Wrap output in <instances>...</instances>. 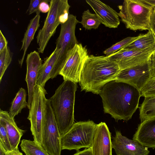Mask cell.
I'll use <instances>...</instances> for the list:
<instances>
[{
	"label": "cell",
	"mask_w": 155,
	"mask_h": 155,
	"mask_svg": "<svg viewBox=\"0 0 155 155\" xmlns=\"http://www.w3.org/2000/svg\"><path fill=\"white\" fill-rule=\"evenodd\" d=\"M8 42L2 34V31H0V52L2 51L8 46Z\"/></svg>",
	"instance_id": "cell-34"
},
{
	"label": "cell",
	"mask_w": 155,
	"mask_h": 155,
	"mask_svg": "<svg viewBox=\"0 0 155 155\" xmlns=\"http://www.w3.org/2000/svg\"><path fill=\"white\" fill-rule=\"evenodd\" d=\"M119 17L127 28L150 31V22L153 7L141 0H124L118 6Z\"/></svg>",
	"instance_id": "cell-5"
},
{
	"label": "cell",
	"mask_w": 155,
	"mask_h": 155,
	"mask_svg": "<svg viewBox=\"0 0 155 155\" xmlns=\"http://www.w3.org/2000/svg\"><path fill=\"white\" fill-rule=\"evenodd\" d=\"M137 38V36L127 37L106 49L103 51V53L106 56L109 57L134 41Z\"/></svg>",
	"instance_id": "cell-27"
},
{
	"label": "cell",
	"mask_w": 155,
	"mask_h": 155,
	"mask_svg": "<svg viewBox=\"0 0 155 155\" xmlns=\"http://www.w3.org/2000/svg\"><path fill=\"white\" fill-rule=\"evenodd\" d=\"M0 120L4 123L12 150L18 148L20 139L25 131L19 128L14 118L6 111L0 110Z\"/></svg>",
	"instance_id": "cell-19"
},
{
	"label": "cell",
	"mask_w": 155,
	"mask_h": 155,
	"mask_svg": "<svg viewBox=\"0 0 155 155\" xmlns=\"http://www.w3.org/2000/svg\"><path fill=\"white\" fill-rule=\"evenodd\" d=\"M59 51L60 50L56 47L51 54L45 58L39 70L37 84L45 87L49 79H52L59 75L61 70L57 62Z\"/></svg>",
	"instance_id": "cell-17"
},
{
	"label": "cell",
	"mask_w": 155,
	"mask_h": 155,
	"mask_svg": "<svg viewBox=\"0 0 155 155\" xmlns=\"http://www.w3.org/2000/svg\"><path fill=\"white\" fill-rule=\"evenodd\" d=\"M20 147L25 155H50L35 140L23 139Z\"/></svg>",
	"instance_id": "cell-24"
},
{
	"label": "cell",
	"mask_w": 155,
	"mask_h": 155,
	"mask_svg": "<svg viewBox=\"0 0 155 155\" xmlns=\"http://www.w3.org/2000/svg\"><path fill=\"white\" fill-rule=\"evenodd\" d=\"M141 1L152 7H155V0H141Z\"/></svg>",
	"instance_id": "cell-37"
},
{
	"label": "cell",
	"mask_w": 155,
	"mask_h": 155,
	"mask_svg": "<svg viewBox=\"0 0 155 155\" xmlns=\"http://www.w3.org/2000/svg\"><path fill=\"white\" fill-rule=\"evenodd\" d=\"M151 77L149 61L120 70L116 80L128 84L140 91Z\"/></svg>",
	"instance_id": "cell-11"
},
{
	"label": "cell",
	"mask_w": 155,
	"mask_h": 155,
	"mask_svg": "<svg viewBox=\"0 0 155 155\" xmlns=\"http://www.w3.org/2000/svg\"><path fill=\"white\" fill-rule=\"evenodd\" d=\"M50 9L44 25L39 31L37 42L39 53H43L51 37L54 34L57 27L65 22L69 15L70 6L67 0H51Z\"/></svg>",
	"instance_id": "cell-4"
},
{
	"label": "cell",
	"mask_w": 155,
	"mask_h": 155,
	"mask_svg": "<svg viewBox=\"0 0 155 155\" xmlns=\"http://www.w3.org/2000/svg\"><path fill=\"white\" fill-rule=\"evenodd\" d=\"M111 141L116 155H148L150 152L147 147L122 135L119 131L116 132Z\"/></svg>",
	"instance_id": "cell-13"
},
{
	"label": "cell",
	"mask_w": 155,
	"mask_h": 155,
	"mask_svg": "<svg viewBox=\"0 0 155 155\" xmlns=\"http://www.w3.org/2000/svg\"><path fill=\"white\" fill-rule=\"evenodd\" d=\"M141 96H155V78L151 77L140 91Z\"/></svg>",
	"instance_id": "cell-29"
},
{
	"label": "cell",
	"mask_w": 155,
	"mask_h": 155,
	"mask_svg": "<svg viewBox=\"0 0 155 155\" xmlns=\"http://www.w3.org/2000/svg\"><path fill=\"white\" fill-rule=\"evenodd\" d=\"M153 52L122 48L108 57L122 70L149 61Z\"/></svg>",
	"instance_id": "cell-12"
},
{
	"label": "cell",
	"mask_w": 155,
	"mask_h": 155,
	"mask_svg": "<svg viewBox=\"0 0 155 155\" xmlns=\"http://www.w3.org/2000/svg\"><path fill=\"white\" fill-rule=\"evenodd\" d=\"M150 31L155 37V7H153L150 22Z\"/></svg>",
	"instance_id": "cell-32"
},
{
	"label": "cell",
	"mask_w": 155,
	"mask_h": 155,
	"mask_svg": "<svg viewBox=\"0 0 155 155\" xmlns=\"http://www.w3.org/2000/svg\"><path fill=\"white\" fill-rule=\"evenodd\" d=\"M12 53L7 46L0 52V81L12 60Z\"/></svg>",
	"instance_id": "cell-26"
},
{
	"label": "cell",
	"mask_w": 155,
	"mask_h": 155,
	"mask_svg": "<svg viewBox=\"0 0 155 155\" xmlns=\"http://www.w3.org/2000/svg\"><path fill=\"white\" fill-rule=\"evenodd\" d=\"M47 94L44 87L36 84L27 117L30 122L34 140L41 146L46 115Z\"/></svg>",
	"instance_id": "cell-7"
},
{
	"label": "cell",
	"mask_w": 155,
	"mask_h": 155,
	"mask_svg": "<svg viewBox=\"0 0 155 155\" xmlns=\"http://www.w3.org/2000/svg\"><path fill=\"white\" fill-rule=\"evenodd\" d=\"M7 153V155H23L22 153L19 151L18 148L13 150L12 151Z\"/></svg>",
	"instance_id": "cell-36"
},
{
	"label": "cell",
	"mask_w": 155,
	"mask_h": 155,
	"mask_svg": "<svg viewBox=\"0 0 155 155\" xmlns=\"http://www.w3.org/2000/svg\"><path fill=\"white\" fill-rule=\"evenodd\" d=\"M0 145H1L6 153L13 150L11 146L5 126L0 120Z\"/></svg>",
	"instance_id": "cell-28"
},
{
	"label": "cell",
	"mask_w": 155,
	"mask_h": 155,
	"mask_svg": "<svg viewBox=\"0 0 155 155\" xmlns=\"http://www.w3.org/2000/svg\"><path fill=\"white\" fill-rule=\"evenodd\" d=\"M80 22L77 19L76 16L69 14L67 21L61 24L60 31L56 40V47L60 50L57 62L61 70L71 51L78 43L75 31L76 26Z\"/></svg>",
	"instance_id": "cell-8"
},
{
	"label": "cell",
	"mask_w": 155,
	"mask_h": 155,
	"mask_svg": "<svg viewBox=\"0 0 155 155\" xmlns=\"http://www.w3.org/2000/svg\"><path fill=\"white\" fill-rule=\"evenodd\" d=\"M43 0H31L29 7L26 11L28 15L36 12L39 11V6Z\"/></svg>",
	"instance_id": "cell-30"
},
{
	"label": "cell",
	"mask_w": 155,
	"mask_h": 155,
	"mask_svg": "<svg viewBox=\"0 0 155 155\" xmlns=\"http://www.w3.org/2000/svg\"><path fill=\"white\" fill-rule=\"evenodd\" d=\"M99 94L104 111L116 121L131 119L138 107L140 91L126 83L114 80L105 84Z\"/></svg>",
	"instance_id": "cell-1"
},
{
	"label": "cell",
	"mask_w": 155,
	"mask_h": 155,
	"mask_svg": "<svg viewBox=\"0 0 155 155\" xmlns=\"http://www.w3.org/2000/svg\"><path fill=\"white\" fill-rule=\"evenodd\" d=\"M77 83L64 81L49 99L61 137L74 124V110Z\"/></svg>",
	"instance_id": "cell-3"
},
{
	"label": "cell",
	"mask_w": 155,
	"mask_h": 155,
	"mask_svg": "<svg viewBox=\"0 0 155 155\" xmlns=\"http://www.w3.org/2000/svg\"><path fill=\"white\" fill-rule=\"evenodd\" d=\"M133 140L148 148H155V117L141 122Z\"/></svg>",
	"instance_id": "cell-18"
},
{
	"label": "cell",
	"mask_w": 155,
	"mask_h": 155,
	"mask_svg": "<svg viewBox=\"0 0 155 155\" xmlns=\"http://www.w3.org/2000/svg\"><path fill=\"white\" fill-rule=\"evenodd\" d=\"M120 71L108 57L88 55L81 74L79 83L81 91L99 94L106 84L116 80Z\"/></svg>",
	"instance_id": "cell-2"
},
{
	"label": "cell",
	"mask_w": 155,
	"mask_h": 155,
	"mask_svg": "<svg viewBox=\"0 0 155 155\" xmlns=\"http://www.w3.org/2000/svg\"><path fill=\"white\" fill-rule=\"evenodd\" d=\"M42 147L50 155H61V136L49 99L46 102L45 121Z\"/></svg>",
	"instance_id": "cell-9"
},
{
	"label": "cell",
	"mask_w": 155,
	"mask_h": 155,
	"mask_svg": "<svg viewBox=\"0 0 155 155\" xmlns=\"http://www.w3.org/2000/svg\"><path fill=\"white\" fill-rule=\"evenodd\" d=\"M123 48L155 51V37L150 31L144 34H140L133 42Z\"/></svg>",
	"instance_id": "cell-20"
},
{
	"label": "cell",
	"mask_w": 155,
	"mask_h": 155,
	"mask_svg": "<svg viewBox=\"0 0 155 155\" xmlns=\"http://www.w3.org/2000/svg\"><path fill=\"white\" fill-rule=\"evenodd\" d=\"M91 148L93 155H112L111 133L105 123L97 124Z\"/></svg>",
	"instance_id": "cell-15"
},
{
	"label": "cell",
	"mask_w": 155,
	"mask_h": 155,
	"mask_svg": "<svg viewBox=\"0 0 155 155\" xmlns=\"http://www.w3.org/2000/svg\"><path fill=\"white\" fill-rule=\"evenodd\" d=\"M26 61L27 72L25 80L28 94L27 107L30 110L39 72L42 64L39 53L35 51L28 54Z\"/></svg>",
	"instance_id": "cell-14"
},
{
	"label": "cell",
	"mask_w": 155,
	"mask_h": 155,
	"mask_svg": "<svg viewBox=\"0 0 155 155\" xmlns=\"http://www.w3.org/2000/svg\"><path fill=\"white\" fill-rule=\"evenodd\" d=\"M80 23L85 29H97L101 24L97 15L90 12L89 9L84 11L82 14Z\"/></svg>",
	"instance_id": "cell-25"
},
{
	"label": "cell",
	"mask_w": 155,
	"mask_h": 155,
	"mask_svg": "<svg viewBox=\"0 0 155 155\" xmlns=\"http://www.w3.org/2000/svg\"><path fill=\"white\" fill-rule=\"evenodd\" d=\"M74 155H93L91 148H86L84 150L78 151Z\"/></svg>",
	"instance_id": "cell-35"
},
{
	"label": "cell",
	"mask_w": 155,
	"mask_h": 155,
	"mask_svg": "<svg viewBox=\"0 0 155 155\" xmlns=\"http://www.w3.org/2000/svg\"><path fill=\"white\" fill-rule=\"evenodd\" d=\"M151 77L155 78V51L151 55L150 60Z\"/></svg>",
	"instance_id": "cell-33"
},
{
	"label": "cell",
	"mask_w": 155,
	"mask_h": 155,
	"mask_svg": "<svg viewBox=\"0 0 155 155\" xmlns=\"http://www.w3.org/2000/svg\"><path fill=\"white\" fill-rule=\"evenodd\" d=\"M97 124L92 120L74 123L61 137L62 150L91 148Z\"/></svg>",
	"instance_id": "cell-6"
},
{
	"label": "cell",
	"mask_w": 155,
	"mask_h": 155,
	"mask_svg": "<svg viewBox=\"0 0 155 155\" xmlns=\"http://www.w3.org/2000/svg\"><path fill=\"white\" fill-rule=\"evenodd\" d=\"M26 91L22 87L16 93L12 101L8 112L10 115L14 118L21 112L22 110L27 107L28 103L26 101Z\"/></svg>",
	"instance_id": "cell-22"
},
{
	"label": "cell",
	"mask_w": 155,
	"mask_h": 155,
	"mask_svg": "<svg viewBox=\"0 0 155 155\" xmlns=\"http://www.w3.org/2000/svg\"><path fill=\"white\" fill-rule=\"evenodd\" d=\"M40 12L39 10L37 11L35 16L30 20L21 41L22 45L20 50H23V54L21 59L19 61L21 66L22 65L28 48L34 39L36 32L40 26Z\"/></svg>",
	"instance_id": "cell-21"
},
{
	"label": "cell",
	"mask_w": 155,
	"mask_h": 155,
	"mask_svg": "<svg viewBox=\"0 0 155 155\" xmlns=\"http://www.w3.org/2000/svg\"><path fill=\"white\" fill-rule=\"evenodd\" d=\"M88 55L86 46L81 43L76 44L70 52L59 74L64 81L69 80L76 83L79 82L83 65Z\"/></svg>",
	"instance_id": "cell-10"
},
{
	"label": "cell",
	"mask_w": 155,
	"mask_h": 155,
	"mask_svg": "<svg viewBox=\"0 0 155 155\" xmlns=\"http://www.w3.org/2000/svg\"><path fill=\"white\" fill-rule=\"evenodd\" d=\"M101 23L110 28H117L120 24L118 13L109 6L99 0H86Z\"/></svg>",
	"instance_id": "cell-16"
},
{
	"label": "cell",
	"mask_w": 155,
	"mask_h": 155,
	"mask_svg": "<svg viewBox=\"0 0 155 155\" xmlns=\"http://www.w3.org/2000/svg\"><path fill=\"white\" fill-rule=\"evenodd\" d=\"M139 109L141 122L155 117V96L144 97Z\"/></svg>",
	"instance_id": "cell-23"
},
{
	"label": "cell",
	"mask_w": 155,
	"mask_h": 155,
	"mask_svg": "<svg viewBox=\"0 0 155 155\" xmlns=\"http://www.w3.org/2000/svg\"><path fill=\"white\" fill-rule=\"evenodd\" d=\"M0 155H7V153L1 145H0Z\"/></svg>",
	"instance_id": "cell-38"
},
{
	"label": "cell",
	"mask_w": 155,
	"mask_h": 155,
	"mask_svg": "<svg viewBox=\"0 0 155 155\" xmlns=\"http://www.w3.org/2000/svg\"><path fill=\"white\" fill-rule=\"evenodd\" d=\"M50 0H43L41 2L39 6V10L40 12L43 13H48L50 10V5L48 4L50 2Z\"/></svg>",
	"instance_id": "cell-31"
}]
</instances>
